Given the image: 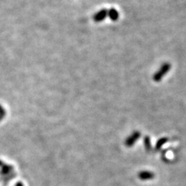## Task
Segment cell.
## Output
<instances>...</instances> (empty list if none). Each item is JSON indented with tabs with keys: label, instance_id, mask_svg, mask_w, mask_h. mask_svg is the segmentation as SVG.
Wrapping results in <instances>:
<instances>
[{
	"label": "cell",
	"instance_id": "cell-1",
	"mask_svg": "<svg viewBox=\"0 0 186 186\" xmlns=\"http://www.w3.org/2000/svg\"><path fill=\"white\" fill-rule=\"evenodd\" d=\"M171 65L170 63L168 62H165L160 66V68H159V70L153 76V80L155 82H160L163 79V78L166 75V74L168 73L171 70Z\"/></svg>",
	"mask_w": 186,
	"mask_h": 186
},
{
	"label": "cell",
	"instance_id": "cell-2",
	"mask_svg": "<svg viewBox=\"0 0 186 186\" xmlns=\"http://www.w3.org/2000/svg\"><path fill=\"white\" fill-rule=\"evenodd\" d=\"M108 16V10L106 9H102L101 10L95 14L93 16V20L95 23H100L103 21L105 19V17Z\"/></svg>",
	"mask_w": 186,
	"mask_h": 186
},
{
	"label": "cell",
	"instance_id": "cell-3",
	"mask_svg": "<svg viewBox=\"0 0 186 186\" xmlns=\"http://www.w3.org/2000/svg\"><path fill=\"white\" fill-rule=\"evenodd\" d=\"M108 16L112 21H116V20H118L120 15H119L118 11L115 9L112 8L110 9L109 10H108Z\"/></svg>",
	"mask_w": 186,
	"mask_h": 186
}]
</instances>
